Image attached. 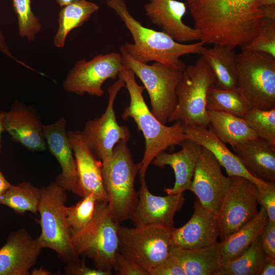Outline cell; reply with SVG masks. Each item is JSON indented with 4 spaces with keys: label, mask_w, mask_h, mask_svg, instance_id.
I'll list each match as a JSON object with an SVG mask.
<instances>
[{
    "label": "cell",
    "mask_w": 275,
    "mask_h": 275,
    "mask_svg": "<svg viewBox=\"0 0 275 275\" xmlns=\"http://www.w3.org/2000/svg\"><path fill=\"white\" fill-rule=\"evenodd\" d=\"M199 41L241 48L265 18L275 19V0H186Z\"/></svg>",
    "instance_id": "cell-1"
},
{
    "label": "cell",
    "mask_w": 275,
    "mask_h": 275,
    "mask_svg": "<svg viewBox=\"0 0 275 275\" xmlns=\"http://www.w3.org/2000/svg\"><path fill=\"white\" fill-rule=\"evenodd\" d=\"M106 5L113 9L130 33L133 43L122 45L129 56L135 60L148 63L158 62L170 67L184 71L185 64L180 57L188 54H200L204 43L176 42L162 31L143 26L129 12L124 0H106Z\"/></svg>",
    "instance_id": "cell-2"
},
{
    "label": "cell",
    "mask_w": 275,
    "mask_h": 275,
    "mask_svg": "<svg viewBox=\"0 0 275 275\" xmlns=\"http://www.w3.org/2000/svg\"><path fill=\"white\" fill-rule=\"evenodd\" d=\"M118 77L125 82L130 96V103L121 115L124 120L133 119L139 130L142 131L145 141V150L141 163L139 174L140 181L145 180L148 167L156 155L169 148L174 147L186 139L184 125L174 122L172 126H166L159 121L149 110L144 99V86L139 85L135 75L130 69L123 67Z\"/></svg>",
    "instance_id": "cell-3"
},
{
    "label": "cell",
    "mask_w": 275,
    "mask_h": 275,
    "mask_svg": "<svg viewBox=\"0 0 275 275\" xmlns=\"http://www.w3.org/2000/svg\"><path fill=\"white\" fill-rule=\"evenodd\" d=\"M127 142L120 141L112 156L102 161V177L109 210L119 224L131 218L139 200L134 187L141 163L134 162Z\"/></svg>",
    "instance_id": "cell-4"
},
{
    "label": "cell",
    "mask_w": 275,
    "mask_h": 275,
    "mask_svg": "<svg viewBox=\"0 0 275 275\" xmlns=\"http://www.w3.org/2000/svg\"><path fill=\"white\" fill-rule=\"evenodd\" d=\"M119 225L111 213L107 201L97 200L91 221L71 235L76 255H85L93 261L96 269L112 273L118 252Z\"/></svg>",
    "instance_id": "cell-5"
},
{
    "label": "cell",
    "mask_w": 275,
    "mask_h": 275,
    "mask_svg": "<svg viewBox=\"0 0 275 275\" xmlns=\"http://www.w3.org/2000/svg\"><path fill=\"white\" fill-rule=\"evenodd\" d=\"M216 86L211 68L202 56L186 66L176 89L177 103L168 122H180L185 126L207 128L206 102L208 92Z\"/></svg>",
    "instance_id": "cell-6"
},
{
    "label": "cell",
    "mask_w": 275,
    "mask_h": 275,
    "mask_svg": "<svg viewBox=\"0 0 275 275\" xmlns=\"http://www.w3.org/2000/svg\"><path fill=\"white\" fill-rule=\"evenodd\" d=\"M38 207L41 233L36 239L41 248L54 251L67 264L78 260L72 243L71 234L65 215L67 196L56 181L41 188Z\"/></svg>",
    "instance_id": "cell-7"
},
{
    "label": "cell",
    "mask_w": 275,
    "mask_h": 275,
    "mask_svg": "<svg viewBox=\"0 0 275 275\" xmlns=\"http://www.w3.org/2000/svg\"><path fill=\"white\" fill-rule=\"evenodd\" d=\"M120 53L123 67L130 69L142 82L151 105V113L165 124L177 103L176 89L183 76L181 71L158 62L151 65L138 62L126 52L121 45Z\"/></svg>",
    "instance_id": "cell-8"
},
{
    "label": "cell",
    "mask_w": 275,
    "mask_h": 275,
    "mask_svg": "<svg viewBox=\"0 0 275 275\" xmlns=\"http://www.w3.org/2000/svg\"><path fill=\"white\" fill-rule=\"evenodd\" d=\"M237 90L250 108H275V57L259 51L237 54Z\"/></svg>",
    "instance_id": "cell-9"
},
{
    "label": "cell",
    "mask_w": 275,
    "mask_h": 275,
    "mask_svg": "<svg viewBox=\"0 0 275 275\" xmlns=\"http://www.w3.org/2000/svg\"><path fill=\"white\" fill-rule=\"evenodd\" d=\"M172 230L159 225H119L118 252L148 272L170 256Z\"/></svg>",
    "instance_id": "cell-10"
},
{
    "label": "cell",
    "mask_w": 275,
    "mask_h": 275,
    "mask_svg": "<svg viewBox=\"0 0 275 275\" xmlns=\"http://www.w3.org/2000/svg\"><path fill=\"white\" fill-rule=\"evenodd\" d=\"M217 215L221 241L228 238L258 213L257 186L248 179L232 176Z\"/></svg>",
    "instance_id": "cell-11"
},
{
    "label": "cell",
    "mask_w": 275,
    "mask_h": 275,
    "mask_svg": "<svg viewBox=\"0 0 275 275\" xmlns=\"http://www.w3.org/2000/svg\"><path fill=\"white\" fill-rule=\"evenodd\" d=\"M118 78L107 89L109 98L105 111L99 117L88 121L82 131L87 146L102 161L112 156L115 146L120 141L127 142L130 138L128 127L118 123L114 108L119 91L125 87L124 81Z\"/></svg>",
    "instance_id": "cell-12"
},
{
    "label": "cell",
    "mask_w": 275,
    "mask_h": 275,
    "mask_svg": "<svg viewBox=\"0 0 275 275\" xmlns=\"http://www.w3.org/2000/svg\"><path fill=\"white\" fill-rule=\"evenodd\" d=\"M123 67L120 53L99 54L89 61H77L63 81L67 92L79 95L85 93L98 97L104 94L102 86L108 79H115Z\"/></svg>",
    "instance_id": "cell-13"
},
{
    "label": "cell",
    "mask_w": 275,
    "mask_h": 275,
    "mask_svg": "<svg viewBox=\"0 0 275 275\" xmlns=\"http://www.w3.org/2000/svg\"><path fill=\"white\" fill-rule=\"evenodd\" d=\"M221 167L213 155L201 147L190 191L197 196L204 208L216 216L222 199L231 183V177L224 176Z\"/></svg>",
    "instance_id": "cell-14"
},
{
    "label": "cell",
    "mask_w": 275,
    "mask_h": 275,
    "mask_svg": "<svg viewBox=\"0 0 275 275\" xmlns=\"http://www.w3.org/2000/svg\"><path fill=\"white\" fill-rule=\"evenodd\" d=\"M75 158L77 181L74 194L84 197L95 195L98 200L108 201L102 177V162L90 150L80 131L67 132Z\"/></svg>",
    "instance_id": "cell-15"
},
{
    "label": "cell",
    "mask_w": 275,
    "mask_h": 275,
    "mask_svg": "<svg viewBox=\"0 0 275 275\" xmlns=\"http://www.w3.org/2000/svg\"><path fill=\"white\" fill-rule=\"evenodd\" d=\"M140 182L138 204L130 218L134 226L159 225L173 229L174 215L184 202L183 194L155 196L149 191L146 180Z\"/></svg>",
    "instance_id": "cell-16"
},
{
    "label": "cell",
    "mask_w": 275,
    "mask_h": 275,
    "mask_svg": "<svg viewBox=\"0 0 275 275\" xmlns=\"http://www.w3.org/2000/svg\"><path fill=\"white\" fill-rule=\"evenodd\" d=\"M194 212L183 226L172 230V247L182 249H196L210 245L219 237L217 217L204 208L197 198Z\"/></svg>",
    "instance_id": "cell-17"
},
{
    "label": "cell",
    "mask_w": 275,
    "mask_h": 275,
    "mask_svg": "<svg viewBox=\"0 0 275 275\" xmlns=\"http://www.w3.org/2000/svg\"><path fill=\"white\" fill-rule=\"evenodd\" d=\"M187 8L186 3L177 0H149L144 5L146 15L150 21L181 43L200 39L198 32L182 21Z\"/></svg>",
    "instance_id": "cell-18"
},
{
    "label": "cell",
    "mask_w": 275,
    "mask_h": 275,
    "mask_svg": "<svg viewBox=\"0 0 275 275\" xmlns=\"http://www.w3.org/2000/svg\"><path fill=\"white\" fill-rule=\"evenodd\" d=\"M42 248L24 228L12 232L0 249V275H29Z\"/></svg>",
    "instance_id": "cell-19"
},
{
    "label": "cell",
    "mask_w": 275,
    "mask_h": 275,
    "mask_svg": "<svg viewBox=\"0 0 275 275\" xmlns=\"http://www.w3.org/2000/svg\"><path fill=\"white\" fill-rule=\"evenodd\" d=\"M43 124L34 109L22 104L14 105L5 112L4 130L12 140L31 151H43L46 148Z\"/></svg>",
    "instance_id": "cell-20"
},
{
    "label": "cell",
    "mask_w": 275,
    "mask_h": 275,
    "mask_svg": "<svg viewBox=\"0 0 275 275\" xmlns=\"http://www.w3.org/2000/svg\"><path fill=\"white\" fill-rule=\"evenodd\" d=\"M42 128L46 146L62 168L55 181L65 191L74 193L77 181L76 166L66 131V120L62 117L51 124L43 125Z\"/></svg>",
    "instance_id": "cell-21"
},
{
    "label": "cell",
    "mask_w": 275,
    "mask_h": 275,
    "mask_svg": "<svg viewBox=\"0 0 275 275\" xmlns=\"http://www.w3.org/2000/svg\"><path fill=\"white\" fill-rule=\"evenodd\" d=\"M180 145V151L173 153L162 151L151 162L161 169L166 166L173 169L175 181L172 187L164 189L168 195H179L191 189L194 171L202 146L187 139Z\"/></svg>",
    "instance_id": "cell-22"
},
{
    "label": "cell",
    "mask_w": 275,
    "mask_h": 275,
    "mask_svg": "<svg viewBox=\"0 0 275 275\" xmlns=\"http://www.w3.org/2000/svg\"><path fill=\"white\" fill-rule=\"evenodd\" d=\"M231 146L250 174L264 182L275 183V146L259 137Z\"/></svg>",
    "instance_id": "cell-23"
},
{
    "label": "cell",
    "mask_w": 275,
    "mask_h": 275,
    "mask_svg": "<svg viewBox=\"0 0 275 275\" xmlns=\"http://www.w3.org/2000/svg\"><path fill=\"white\" fill-rule=\"evenodd\" d=\"M184 131L187 139L208 150L221 167L225 168L228 176L245 177L257 186L268 183L259 180L250 174L243 167L235 154L232 153L214 133L212 129L201 126H185Z\"/></svg>",
    "instance_id": "cell-24"
},
{
    "label": "cell",
    "mask_w": 275,
    "mask_h": 275,
    "mask_svg": "<svg viewBox=\"0 0 275 275\" xmlns=\"http://www.w3.org/2000/svg\"><path fill=\"white\" fill-rule=\"evenodd\" d=\"M171 256L186 275H216L223 265L221 242L218 241L196 249L172 247Z\"/></svg>",
    "instance_id": "cell-25"
},
{
    "label": "cell",
    "mask_w": 275,
    "mask_h": 275,
    "mask_svg": "<svg viewBox=\"0 0 275 275\" xmlns=\"http://www.w3.org/2000/svg\"><path fill=\"white\" fill-rule=\"evenodd\" d=\"M200 55L213 70L217 87L226 90L236 89L238 67L235 49L214 44L210 48L204 47Z\"/></svg>",
    "instance_id": "cell-26"
},
{
    "label": "cell",
    "mask_w": 275,
    "mask_h": 275,
    "mask_svg": "<svg viewBox=\"0 0 275 275\" xmlns=\"http://www.w3.org/2000/svg\"><path fill=\"white\" fill-rule=\"evenodd\" d=\"M268 221L267 213L261 206L254 218L228 238L220 241L223 264L234 260L244 253L260 235Z\"/></svg>",
    "instance_id": "cell-27"
},
{
    "label": "cell",
    "mask_w": 275,
    "mask_h": 275,
    "mask_svg": "<svg viewBox=\"0 0 275 275\" xmlns=\"http://www.w3.org/2000/svg\"><path fill=\"white\" fill-rule=\"evenodd\" d=\"M207 116L208 126L222 141L230 146L258 138L242 118L211 111H207Z\"/></svg>",
    "instance_id": "cell-28"
},
{
    "label": "cell",
    "mask_w": 275,
    "mask_h": 275,
    "mask_svg": "<svg viewBox=\"0 0 275 275\" xmlns=\"http://www.w3.org/2000/svg\"><path fill=\"white\" fill-rule=\"evenodd\" d=\"M98 9L97 5L86 0H78L63 7L58 15L59 28L53 38L54 46L63 47L69 33L81 26Z\"/></svg>",
    "instance_id": "cell-29"
},
{
    "label": "cell",
    "mask_w": 275,
    "mask_h": 275,
    "mask_svg": "<svg viewBox=\"0 0 275 275\" xmlns=\"http://www.w3.org/2000/svg\"><path fill=\"white\" fill-rule=\"evenodd\" d=\"M266 258L259 236L241 255L223 264L216 275H259Z\"/></svg>",
    "instance_id": "cell-30"
},
{
    "label": "cell",
    "mask_w": 275,
    "mask_h": 275,
    "mask_svg": "<svg viewBox=\"0 0 275 275\" xmlns=\"http://www.w3.org/2000/svg\"><path fill=\"white\" fill-rule=\"evenodd\" d=\"M41 188L28 182L12 185L0 197V204L4 205L20 214L26 211L36 214L41 197Z\"/></svg>",
    "instance_id": "cell-31"
},
{
    "label": "cell",
    "mask_w": 275,
    "mask_h": 275,
    "mask_svg": "<svg viewBox=\"0 0 275 275\" xmlns=\"http://www.w3.org/2000/svg\"><path fill=\"white\" fill-rule=\"evenodd\" d=\"M250 109L237 89L226 90L215 86L208 92L207 111L223 112L242 118Z\"/></svg>",
    "instance_id": "cell-32"
},
{
    "label": "cell",
    "mask_w": 275,
    "mask_h": 275,
    "mask_svg": "<svg viewBox=\"0 0 275 275\" xmlns=\"http://www.w3.org/2000/svg\"><path fill=\"white\" fill-rule=\"evenodd\" d=\"M242 118L258 137L275 146V108H250Z\"/></svg>",
    "instance_id": "cell-33"
},
{
    "label": "cell",
    "mask_w": 275,
    "mask_h": 275,
    "mask_svg": "<svg viewBox=\"0 0 275 275\" xmlns=\"http://www.w3.org/2000/svg\"><path fill=\"white\" fill-rule=\"evenodd\" d=\"M75 205L65 207V215L71 235L84 229L92 219L98 198L93 194L82 197Z\"/></svg>",
    "instance_id": "cell-34"
},
{
    "label": "cell",
    "mask_w": 275,
    "mask_h": 275,
    "mask_svg": "<svg viewBox=\"0 0 275 275\" xmlns=\"http://www.w3.org/2000/svg\"><path fill=\"white\" fill-rule=\"evenodd\" d=\"M14 11L17 17L19 35L29 41H34L41 30L39 19L33 13L30 0H13Z\"/></svg>",
    "instance_id": "cell-35"
},
{
    "label": "cell",
    "mask_w": 275,
    "mask_h": 275,
    "mask_svg": "<svg viewBox=\"0 0 275 275\" xmlns=\"http://www.w3.org/2000/svg\"><path fill=\"white\" fill-rule=\"evenodd\" d=\"M241 50L262 52L275 57V19L265 18L256 37Z\"/></svg>",
    "instance_id": "cell-36"
},
{
    "label": "cell",
    "mask_w": 275,
    "mask_h": 275,
    "mask_svg": "<svg viewBox=\"0 0 275 275\" xmlns=\"http://www.w3.org/2000/svg\"><path fill=\"white\" fill-rule=\"evenodd\" d=\"M257 188L259 204L265 210L268 220L275 222V183L257 186Z\"/></svg>",
    "instance_id": "cell-37"
},
{
    "label": "cell",
    "mask_w": 275,
    "mask_h": 275,
    "mask_svg": "<svg viewBox=\"0 0 275 275\" xmlns=\"http://www.w3.org/2000/svg\"><path fill=\"white\" fill-rule=\"evenodd\" d=\"M113 269L120 275H149L146 270L119 252L116 255Z\"/></svg>",
    "instance_id": "cell-38"
},
{
    "label": "cell",
    "mask_w": 275,
    "mask_h": 275,
    "mask_svg": "<svg viewBox=\"0 0 275 275\" xmlns=\"http://www.w3.org/2000/svg\"><path fill=\"white\" fill-rule=\"evenodd\" d=\"M259 237L267 257L275 258V222L268 220Z\"/></svg>",
    "instance_id": "cell-39"
},
{
    "label": "cell",
    "mask_w": 275,
    "mask_h": 275,
    "mask_svg": "<svg viewBox=\"0 0 275 275\" xmlns=\"http://www.w3.org/2000/svg\"><path fill=\"white\" fill-rule=\"evenodd\" d=\"M149 275H186L184 270L172 258L171 255L163 262L148 271Z\"/></svg>",
    "instance_id": "cell-40"
},
{
    "label": "cell",
    "mask_w": 275,
    "mask_h": 275,
    "mask_svg": "<svg viewBox=\"0 0 275 275\" xmlns=\"http://www.w3.org/2000/svg\"><path fill=\"white\" fill-rule=\"evenodd\" d=\"M66 274L71 275H111V273L92 269L86 266L85 260L79 259L77 261L67 264L65 267Z\"/></svg>",
    "instance_id": "cell-41"
},
{
    "label": "cell",
    "mask_w": 275,
    "mask_h": 275,
    "mask_svg": "<svg viewBox=\"0 0 275 275\" xmlns=\"http://www.w3.org/2000/svg\"><path fill=\"white\" fill-rule=\"evenodd\" d=\"M275 274V258L267 257L264 262L259 275Z\"/></svg>",
    "instance_id": "cell-42"
},
{
    "label": "cell",
    "mask_w": 275,
    "mask_h": 275,
    "mask_svg": "<svg viewBox=\"0 0 275 275\" xmlns=\"http://www.w3.org/2000/svg\"><path fill=\"white\" fill-rule=\"evenodd\" d=\"M0 51L4 53L8 57L11 58L12 59L16 61L17 63L23 65L25 67H29L27 65L23 63L22 62L19 61L16 59L10 52V50L8 48V46L6 44L5 38L2 33V31L0 29Z\"/></svg>",
    "instance_id": "cell-43"
},
{
    "label": "cell",
    "mask_w": 275,
    "mask_h": 275,
    "mask_svg": "<svg viewBox=\"0 0 275 275\" xmlns=\"http://www.w3.org/2000/svg\"><path fill=\"white\" fill-rule=\"evenodd\" d=\"M11 185L0 171V197Z\"/></svg>",
    "instance_id": "cell-44"
},
{
    "label": "cell",
    "mask_w": 275,
    "mask_h": 275,
    "mask_svg": "<svg viewBox=\"0 0 275 275\" xmlns=\"http://www.w3.org/2000/svg\"><path fill=\"white\" fill-rule=\"evenodd\" d=\"M31 274L33 275H50L51 272L44 269L43 267L39 268L34 269L32 272Z\"/></svg>",
    "instance_id": "cell-45"
},
{
    "label": "cell",
    "mask_w": 275,
    "mask_h": 275,
    "mask_svg": "<svg viewBox=\"0 0 275 275\" xmlns=\"http://www.w3.org/2000/svg\"><path fill=\"white\" fill-rule=\"evenodd\" d=\"M5 112L0 111V152L1 150V135L2 133L4 131L3 126V120L4 117Z\"/></svg>",
    "instance_id": "cell-46"
},
{
    "label": "cell",
    "mask_w": 275,
    "mask_h": 275,
    "mask_svg": "<svg viewBox=\"0 0 275 275\" xmlns=\"http://www.w3.org/2000/svg\"><path fill=\"white\" fill-rule=\"evenodd\" d=\"M78 0H56L57 3L62 7H63L70 4L73 3Z\"/></svg>",
    "instance_id": "cell-47"
}]
</instances>
